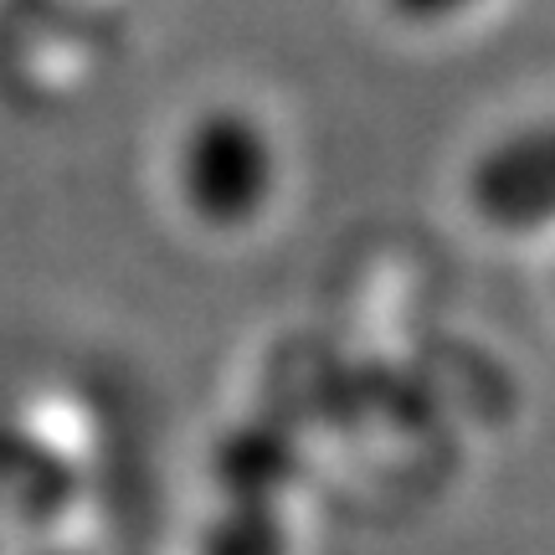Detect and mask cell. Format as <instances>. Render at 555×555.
<instances>
[{
    "label": "cell",
    "mask_w": 555,
    "mask_h": 555,
    "mask_svg": "<svg viewBox=\"0 0 555 555\" xmlns=\"http://www.w3.org/2000/svg\"><path fill=\"white\" fill-rule=\"evenodd\" d=\"M170 191L201 232H253L283 191V144L273 124L232 99L196 108L170 150Z\"/></svg>",
    "instance_id": "obj_1"
},
{
    "label": "cell",
    "mask_w": 555,
    "mask_h": 555,
    "mask_svg": "<svg viewBox=\"0 0 555 555\" xmlns=\"http://www.w3.org/2000/svg\"><path fill=\"white\" fill-rule=\"evenodd\" d=\"M463 196L483 227L530 237L555 227V119L519 124L483 144L463 176Z\"/></svg>",
    "instance_id": "obj_2"
},
{
    "label": "cell",
    "mask_w": 555,
    "mask_h": 555,
    "mask_svg": "<svg viewBox=\"0 0 555 555\" xmlns=\"http://www.w3.org/2000/svg\"><path fill=\"white\" fill-rule=\"evenodd\" d=\"M298 448L288 433H278L273 422H242L232 433H221L211 453V483L221 499L237 504H283V494L298 478Z\"/></svg>",
    "instance_id": "obj_3"
},
{
    "label": "cell",
    "mask_w": 555,
    "mask_h": 555,
    "mask_svg": "<svg viewBox=\"0 0 555 555\" xmlns=\"http://www.w3.org/2000/svg\"><path fill=\"white\" fill-rule=\"evenodd\" d=\"M196 555H294V525L283 504L221 499L217 515L201 525Z\"/></svg>",
    "instance_id": "obj_4"
},
{
    "label": "cell",
    "mask_w": 555,
    "mask_h": 555,
    "mask_svg": "<svg viewBox=\"0 0 555 555\" xmlns=\"http://www.w3.org/2000/svg\"><path fill=\"white\" fill-rule=\"evenodd\" d=\"M401 26H416V31H437V26H453L468 11H478L483 0H380Z\"/></svg>",
    "instance_id": "obj_5"
}]
</instances>
